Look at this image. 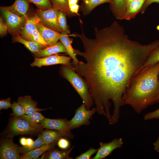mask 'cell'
Instances as JSON below:
<instances>
[{"label":"cell","mask_w":159,"mask_h":159,"mask_svg":"<svg viewBox=\"0 0 159 159\" xmlns=\"http://www.w3.org/2000/svg\"><path fill=\"white\" fill-rule=\"evenodd\" d=\"M159 62V47L151 52L146 62L140 69L145 67L153 66Z\"/></svg>","instance_id":"25"},{"label":"cell","mask_w":159,"mask_h":159,"mask_svg":"<svg viewBox=\"0 0 159 159\" xmlns=\"http://www.w3.org/2000/svg\"><path fill=\"white\" fill-rule=\"evenodd\" d=\"M19 147L14 143L12 139L4 140L0 146L1 159H19L21 156L19 154Z\"/></svg>","instance_id":"10"},{"label":"cell","mask_w":159,"mask_h":159,"mask_svg":"<svg viewBox=\"0 0 159 159\" xmlns=\"http://www.w3.org/2000/svg\"><path fill=\"white\" fill-rule=\"evenodd\" d=\"M84 2V4H87L88 3V1L87 0H83Z\"/></svg>","instance_id":"44"},{"label":"cell","mask_w":159,"mask_h":159,"mask_svg":"<svg viewBox=\"0 0 159 159\" xmlns=\"http://www.w3.org/2000/svg\"><path fill=\"white\" fill-rule=\"evenodd\" d=\"M96 112L95 107L88 110L85 104L83 103L75 110L74 117L68 121V127L71 130L80 127L83 125H89L90 123V119Z\"/></svg>","instance_id":"4"},{"label":"cell","mask_w":159,"mask_h":159,"mask_svg":"<svg viewBox=\"0 0 159 159\" xmlns=\"http://www.w3.org/2000/svg\"><path fill=\"white\" fill-rule=\"evenodd\" d=\"M11 108L12 110V115L15 118H19L26 114L23 107L17 102H14L11 104Z\"/></svg>","instance_id":"30"},{"label":"cell","mask_w":159,"mask_h":159,"mask_svg":"<svg viewBox=\"0 0 159 159\" xmlns=\"http://www.w3.org/2000/svg\"><path fill=\"white\" fill-rule=\"evenodd\" d=\"M19 118L31 124H37L45 117L39 112H37L31 115H24Z\"/></svg>","instance_id":"26"},{"label":"cell","mask_w":159,"mask_h":159,"mask_svg":"<svg viewBox=\"0 0 159 159\" xmlns=\"http://www.w3.org/2000/svg\"><path fill=\"white\" fill-rule=\"evenodd\" d=\"M40 21V19L36 14L26 20L20 32V36L26 40L32 41L33 34L37 28V24Z\"/></svg>","instance_id":"13"},{"label":"cell","mask_w":159,"mask_h":159,"mask_svg":"<svg viewBox=\"0 0 159 159\" xmlns=\"http://www.w3.org/2000/svg\"><path fill=\"white\" fill-rule=\"evenodd\" d=\"M146 0H136L132 1L126 7L125 13L121 19L127 20L134 18L141 11Z\"/></svg>","instance_id":"18"},{"label":"cell","mask_w":159,"mask_h":159,"mask_svg":"<svg viewBox=\"0 0 159 159\" xmlns=\"http://www.w3.org/2000/svg\"><path fill=\"white\" fill-rule=\"evenodd\" d=\"M123 142L122 138H115L108 143L101 142L100 147L97 149L95 155L91 159H104L110 155L115 149L122 147Z\"/></svg>","instance_id":"9"},{"label":"cell","mask_w":159,"mask_h":159,"mask_svg":"<svg viewBox=\"0 0 159 159\" xmlns=\"http://www.w3.org/2000/svg\"><path fill=\"white\" fill-rule=\"evenodd\" d=\"M73 146L70 149L64 150H60L56 148L51 150L46 156L47 159H72L69 155L74 147Z\"/></svg>","instance_id":"22"},{"label":"cell","mask_w":159,"mask_h":159,"mask_svg":"<svg viewBox=\"0 0 159 159\" xmlns=\"http://www.w3.org/2000/svg\"><path fill=\"white\" fill-rule=\"evenodd\" d=\"M88 3L85 5L84 13L87 14L91 12L97 6L105 3H109L111 4L113 0H87Z\"/></svg>","instance_id":"28"},{"label":"cell","mask_w":159,"mask_h":159,"mask_svg":"<svg viewBox=\"0 0 159 159\" xmlns=\"http://www.w3.org/2000/svg\"><path fill=\"white\" fill-rule=\"evenodd\" d=\"M8 29V26L3 21L1 17L0 19V34L2 35L6 34Z\"/></svg>","instance_id":"38"},{"label":"cell","mask_w":159,"mask_h":159,"mask_svg":"<svg viewBox=\"0 0 159 159\" xmlns=\"http://www.w3.org/2000/svg\"><path fill=\"white\" fill-rule=\"evenodd\" d=\"M29 3L34 4L38 8L46 10L53 7L51 0H26Z\"/></svg>","instance_id":"29"},{"label":"cell","mask_w":159,"mask_h":159,"mask_svg":"<svg viewBox=\"0 0 159 159\" xmlns=\"http://www.w3.org/2000/svg\"><path fill=\"white\" fill-rule=\"evenodd\" d=\"M57 145L60 148L65 149L69 147L70 143L67 139L61 138L58 141Z\"/></svg>","instance_id":"37"},{"label":"cell","mask_w":159,"mask_h":159,"mask_svg":"<svg viewBox=\"0 0 159 159\" xmlns=\"http://www.w3.org/2000/svg\"><path fill=\"white\" fill-rule=\"evenodd\" d=\"M68 121L66 119H51L45 118L41 120L44 128L58 131L63 133L64 137L72 139L74 136L68 127Z\"/></svg>","instance_id":"7"},{"label":"cell","mask_w":159,"mask_h":159,"mask_svg":"<svg viewBox=\"0 0 159 159\" xmlns=\"http://www.w3.org/2000/svg\"><path fill=\"white\" fill-rule=\"evenodd\" d=\"M51 1L53 7L67 15L72 16L74 15L69 9L68 0H51Z\"/></svg>","instance_id":"23"},{"label":"cell","mask_w":159,"mask_h":159,"mask_svg":"<svg viewBox=\"0 0 159 159\" xmlns=\"http://www.w3.org/2000/svg\"><path fill=\"white\" fill-rule=\"evenodd\" d=\"M42 138L44 144H56L62 137H64L62 133L56 130H46L42 133Z\"/></svg>","instance_id":"21"},{"label":"cell","mask_w":159,"mask_h":159,"mask_svg":"<svg viewBox=\"0 0 159 159\" xmlns=\"http://www.w3.org/2000/svg\"><path fill=\"white\" fill-rule=\"evenodd\" d=\"M154 150L157 152H159V136L156 140L153 143Z\"/></svg>","instance_id":"40"},{"label":"cell","mask_w":159,"mask_h":159,"mask_svg":"<svg viewBox=\"0 0 159 159\" xmlns=\"http://www.w3.org/2000/svg\"><path fill=\"white\" fill-rule=\"evenodd\" d=\"M11 99L8 98L0 101V110L7 109L11 108Z\"/></svg>","instance_id":"36"},{"label":"cell","mask_w":159,"mask_h":159,"mask_svg":"<svg viewBox=\"0 0 159 159\" xmlns=\"http://www.w3.org/2000/svg\"><path fill=\"white\" fill-rule=\"evenodd\" d=\"M44 144L42 138V133L40 134L36 140L34 141L33 143L30 146H24L19 147V153L24 154L30 150L39 148Z\"/></svg>","instance_id":"27"},{"label":"cell","mask_w":159,"mask_h":159,"mask_svg":"<svg viewBox=\"0 0 159 159\" xmlns=\"http://www.w3.org/2000/svg\"><path fill=\"white\" fill-rule=\"evenodd\" d=\"M61 33L63 35L60 38L59 40L66 48L67 53L72 59V64L76 65L79 61L75 56L74 49L73 48L71 45L72 40L69 37V36L76 37V35L75 34L68 35V34L64 31H62Z\"/></svg>","instance_id":"17"},{"label":"cell","mask_w":159,"mask_h":159,"mask_svg":"<svg viewBox=\"0 0 159 159\" xmlns=\"http://www.w3.org/2000/svg\"><path fill=\"white\" fill-rule=\"evenodd\" d=\"M113 11L117 17L121 19L126 10L124 0H113L111 4Z\"/></svg>","instance_id":"24"},{"label":"cell","mask_w":159,"mask_h":159,"mask_svg":"<svg viewBox=\"0 0 159 159\" xmlns=\"http://www.w3.org/2000/svg\"><path fill=\"white\" fill-rule=\"evenodd\" d=\"M158 78L159 79V73H158Z\"/></svg>","instance_id":"46"},{"label":"cell","mask_w":159,"mask_h":159,"mask_svg":"<svg viewBox=\"0 0 159 159\" xmlns=\"http://www.w3.org/2000/svg\"><path fill=\"white\" fill-rule=\"evenodd\" d=\"M59 10L52 7L50 9L42 10L37 9V14L40 19V22L45 26L56 31L62 32L58 21Z\"/></svg>","instance_id":"6"},{"label":"cell","mask_w":159,"mask_h":159,"mask_svg":"<svg viewBox=\"0 0 159 159\" xmlns=\"http://www.w3.org/2000/svg\"><path fill=\"white\" fill-rule=\"evenodd\" d=\"M32 41L37 42L46 47H48L47 44L39 32L37 28L35 29L33 34Z\"/></svg>","instance_id":"32"},{"label":"cell","mask_w":159,"mask_h":159,"mask_svg":"<svg viewBox=\"0 0 159 159\" xmlns=\"http://www.w3.org/2000/svg\"><path fill=\"white\" fill-rule=\"evenodd\" d=\"M76 36L84 51L74 49L84 58L73 69L88 86L96 112L117 123L123 106L122 97L131 79L146 62L151 52L159 46V40L143 45L130 39L116 21L102 29L95 28V37H87L82 29Z\"/></svg>","instance_id":"1"},{"label":"cell","mask_w":159,"mask_h":159,"mask_svg":"<svg viewBox=\"0 0 159 159\" xmlns=\"http://www.w3.org/2000/svg\"><path fill=\"white\" fill-rule=\"evenodd\" d=\"M37 29L48 46H52L56 44L63 35L59 32L44 25L40 21L37 24Z\"/></svg>","instance_id":"12"},{"label":"cell","mask_w":159,"mask_h":159,"mask_svg":"<svg viewBox=\"0 0 159 159\" xmlns=\"http://www.w3.org/2000/svg\"><path fill=\"white\" fill-rule=\"evenodd\" d=\"M34 142V141L31 138H26L27 146H29L32 145Z\"/></svg>","instance_id":"42"},{"label":"cell","mask_w":159,"mask_h":159,"mask_svg":"<svg viewBox=\"0 0 159 159\" xmlns=\"http://www.w3.org/2000/svg\"><path fill=\"white\" fill-rule=\"evenodd\" d=\"M43 128L41 124H32L20 118H14L12 120L9 127L10 132L14 135L32 133Z\"/></svg>","instance_id":"5"},{"label":"cell","mask_w":159,"mask_h":159,"mask_svg":"<svg viewBox=\"0 0 159 159\" xmlns=\"http://www.w3.org/2000/svg\"><path fill=\"white\" fill-rule=\"evenodd\" d=\"M154 2L159 3V0H146L140 11L142 13H144L148 6L152 3Z\"/></svg>","instance_id":"39"},{"label":"cell","mask_w":159,"mask_h":159,"mask_svg":"<svg viewBox=\"0 0 159 159\" xmlns=\"http://www.w3.org/2000/svg\"><path fill=\"white\" fill-rule=\"evenodd\" d=\"M59 73L72 86L81 97L83 102L85 104L87 109L90 110L94 103L90 96L87 84L84 79L73 69L71 63L62 64Z\"/></svg>","instance_id":"3"},{"label":"cell","mask_w":159,"mask_h":159,"mask_svg":"<svg viewBox=\"0 0 159 159\" xmlns=\"http://www.w3.org/2000/svg\"><path fill=\"white\" fill-rule=\"evenodd\" d=\"M55 144H44L39 148L23 154L21 156L20 159H37L46 150L53 147Z\"/></svg>","instance_id":"20"},{"label":"cell","mask_w":159,"mask_h":159,"mask_svg":"<svg viewBox=\"0 0 159 159\" xmlns=\"http://www.w3.org/2000/svg\"><path fill=\"white\" fill-rule=\"evenodd\" d=\"M158 101L159 102V97H158Z\"/></svg>","instance_id":"45"},{"label":"cell","mask_w":159,"mask_h":159,"mask_svg":"<svg viewBox=\"0 0 159 159\" xmlns=\"http://www.w3.org/2000/svg\"><path fill=\"white\" fill-rule=\"evenodd\" d=\"M154 119H159V108L145 114L144 117V119L145 120Z\"/></svg>","instance_id":"35"},{"label":"cell","mask_w":159,"mask_h":159,"mask_svg":"<svg viewBox=\"0 0 159 159\" xmlns=\"http://www.w3.org/2000/svg\"><path fill=\"white\" fill-rule=\"evenodd\" d=\"M159 62L139 70L130 80L122 97L123 106L129 105L138 114L159 102Z\"/></svg>","instance_id":"2"},{"label":"cell","mask_w":159,"mask_h":159,"mask_svg":"<svg viewBox=\"0 0 159 159\" xmlns=\"http://www.w3.org/2000/svg\"><path fill=\"white\" fill-rule=\"evenodd\" d=\"M14 41L23 44L28 49L34 54L41 50L45 48L46 47L37 42L28 41L22 38L17 34L14 39Z\"/></svg>","instance_id":"19"},{"label":"cell","mask_w":159,"mask_h":159,"mask_svg":"<svg viewBox=\"0 0 159 159\" xmlns=\"http://www.w3.org/2000/svg\"><path fill=\"white\" fill-rule=\"evenodd\" d=\"M124 0V2H125V6H126V7L128 6V5L130 4V3H131L132 1H135L136 0Z\"/></svg>","instance_id":"43"},{"label":"cell","mask_w":159,"mask_h":159,"mask_svg":"<svg viewBox=\"0 0 159 159\" xmlns=\"http://www.w3.org/2000/svg\"><path fill=\"white\" fill-rule=\"evenodd\" d=\"M1 9L6 20L8 29L11 32H14L25 22L26 19L25 17L14 14L4 7H1Z\"/></svg>","instance_id":"11"},{"label":"cell","mask_w":159,"mask_h":159,"mask_svg":"<svg viewBox=\"0 0 159 159\" xmlns=\"http://www.w3.org/2000/svg\"><path fill=\"white\" fill-rule=\"evenodd\" d=\"M71 58L70 57L53 54L42 58H35L34 60L30 64L32 67H41L42 66L69 63Z\"/></svg>","instance_id":"8"},{"label":"cell","mask_w":159,"mask_h":159,"mask_svg":"<svg viewBox=\"0 0 159 159\" xmlns=\"http://www.w3.org/2000/svg\"><path fill=\"white\" fill-rule=\"evenodd\" d=\"M97 149L90 148L85 152L76 157L75 159H90L91 156L97 152Z\"/></svg>","instance_id":"33"},{"label":"cell","mask_w":159,"mask_h":159,"mask_svg":"<svg viewBox=\"0 0 159 159\" xmlns=\"http://www.w3.org/2000/svg\"><path fill=\"white\" fill-rule=\"evenodd\" d=\"M4 7L14 14L25 17L26 20L28 19L26 13L29 8V3L26 0H15L11 6Z\"/></svg>","instance_id":"15"},{"label":"cell","mask_w":159,"mask_h":159,"mask_svg":"<svg viewBox=\"0 0 159 159\" xmlns=\"http://www.w3.org/2000/svg\"><path fill=\"white\" fill-rule=\"evenodd\" d=\"M78 0H68V5L70 11L73 13L78 14L79 6L77 4Z\"/></svg>","instance_id":"34"},{"label":"cell","mask_w":159,"mask_h":159,"mask_svg":"<svg viewBox=\"0 0 159 159\" xmlns=\"http://www.w3.org/2000/svg\"><path fill=\"white\" fill-rule=\"evenodd\" d=\"M20 141L21 144L23 146L27 145L26 138L24 137L21 138L20 140Z\"/></svg>","instance_id":"41"},{"label":"cell","mask_w":159,"mask_h":159,"mask_svg":"<svg viewBox=\"0 0 159 159\" xmlns=\"http://www.w3.org/2000/svg\"><path fill=\"white\" fill-rule=\"evenodd\" d=\"M60 52H67L63 44L60 42L52 46H48L34 54L36 58H42Z\"/></svg>","instance_id":"16"},{"label":"cell","mask_w":159,"mask_h":159,"mask_svg":"<svg viewBox=\"0 0 159 159\" xmlns=\"http://www.w3.org/2000/svg\"><path fill=\"white\" fill-rule=\"evenodd\" d=\"M17 102L24 108L27 115H31L37 112L42 111L48 109H40L37 107V102L33 100L30 96L19 97Z\"/></svg>","instance_id":"14"},{"label":"cell","mask_w":159,"mask_h":159,"mask_svg":"<svg viewBox=\"0 0 159 159\" xmlns=\"http://www.w3.org/2000/svg\"><path fill=\"white\" fill-rule=\"evenodd\" d=\"M58 21L59 25L62 31L67 34H69L70 31L67 23L66 14L61 11H59Z\"/></svg>","instance_id":"31"}]
</instances>
